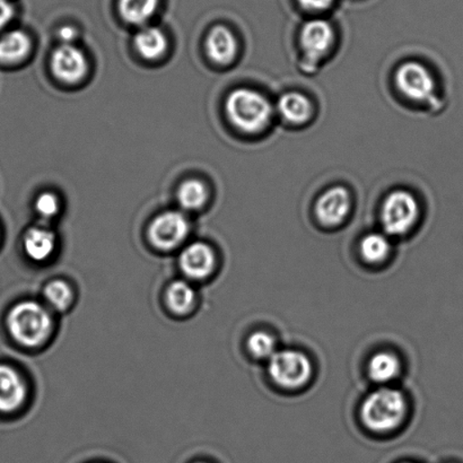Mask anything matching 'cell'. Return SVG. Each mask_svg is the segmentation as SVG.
Listing matches in <instances>:
<instances>
[{
	"label": "cell",
	"mask_w": 463,
	"mask_h": 463,
	"mask_svg": "<svg viewBox=\"0 0 463 463\" xmlns=\"http://www.w3.org/2000/svg\"><path fill=\"white\" fill-rule=\"evenodd\" d=\"M216 266V257L205 243H193L180 256V267L189 279H203L210 276Z\"/></svg>",
	"instance_id": "8fae6325"
},
{
	"label": "cell",
	"mask_w": 463,
	"mask_h": 463,
	"mask_svg": "<svg viewBox=\"0 0 463 463\" xmlns=\"http://www.w3.org/2000/svg\"><path fill=\"white\" fill-rule=\"evenodd\" d=\"M299 41L304 52L303 66L307 67V71L311 72L333 47L334 27L325 20H312L302 27Z\"/></svg>",
	"instance_id": "8992f818"
},
{
	"label": "cell",
	"mask_w": 463,
	"mask_h": 463,
	"mask_svg": "<svg viewBox=\"0 0 463 463\" xmlns=\"http://www.w3.org/2000/svg\"><path fill=\"white\" fill-rule=\"evenodd\" d=\"M402 361L389 351L375 353L367 363V375L371 381L383 387L393 383L402 374Z\"/></svg>",
	"instance_id": "5bb4252c"
},
{
	"label": "cell",
	"mask_w": 463,
	"mask_h": 463,
	"mask_svg": "<svg viewBox=\"0 0 463 463\" xmlns=\"http://www.w3.org/2000/svg\"><path fill=\"white\" fill-rule=\"evenodd\" d=\"M392 250L389 235L381 232L366 234L360 243L361 257L370 265L383 263L390 257Z\"/></svg>",
	"instance_id": "e0dca14e"
},
{
	"label": "cell",
	"mask_w": 463,
	"mask_h": 463,
	"mask_svg": "<svg viewBox=\"0 0 463 463\" xmlns=\"http://www.w3.org/2000/svg\"><path fill=\"white\" fill-rule=\"evenodd\" d=\"M29 36L22 31H11L0 38V62L15 63L23 61L29 53Z\"/></svg>",
	"instance_id": "ac0fdd59"
},
{
	"label": "cell",
	"mask_w": 463,
	"mask_h": 463,
	"mask_svg": "<svg viewBox=\"0 0 463 463\" xmlns=\"http://www.w3.org/2000/svg\"><path fill=\"white\" fill-rule=\"evenodd\" d=\"M408 412V402L401 390L388 385L376 389L364 399L361 420L375 434H389L401 428Z\"/></svg>",
	"instance_id": "6da1fadb"
},
{
	"label": "cell",
	"mask_w": 463,
	"mask_h": 463,
	"mask_svg": "<svg viewBox=\"0 0 463 463\" xmlns=\"http://www.w3.org/2000/svg\"><path fill=\"white\" fill-rule=\"evenodd\" d=\"M398 89L414 101H433L435 81L428 68L420 62H405L396 72Z\"/></svg>",
	"instance_id": "52a82bcc"
},
{
	"label": "cell",
	"mask_w": 463,
	"mask_h": 463,
	"mask_svg": "<svg viewBox=\"0 0 463 463\" xmlns=\"http://www.w3.org/2000/svg\"><path fill=\"white\" fill-rule=\"evenodd\" d=\"M119 13L129 24L142 25L156 14L158 0H119Z\"/></svg>",
	"instance_id": "ffe728a7"
},
{
	"label": "cell",
	"mask_w": 463,
	"mask_h": 463,
	"mask_svg": "<svg viewBox=\"0 0 463 463\" xmlns=\"http://www.w3.org/2000/svg\"><path fill=\"white\" fill-rule=\"evenodd\" d=\"M14 15V6L11 0H0V30L11 22Z\"/></svg>",
	"instance_id": "484cf974"
},
{
	"label": "cell",
	"mask_w": 463,
	"mask_h": 463,
	"mask_svg": "<svg viewBox=\"0 0 463 463\" xmlns=\"http://www.w3.org/2000/svg\"><path fill=\"white\" fill-rule=\"evenodd\" d=\"M277 109L286 121L292 125L306 124L312 116V104L306 95L298 92L285 93Z\"/></svg>",
	"instance_id": "9a60e30c"
},
{
	"label": "cell",
	"mask_w": 463,
	"mask_h": 463,
	"mask_svg": "<svg viewBox=\"0 0 463 463\" xmlns=\"http://www.w3.org/2000/svg\"><path fill=\"white\" fill-rule=\"evenodd\" d=\"M26 385L12 367L0 365V411L18 410L25 402Z\"/></svg>",
	"instance_id": "7c38bea8"
},
{
	"label": "cell",
	"mask_w": 463,
	"mask_h": 463,
	"mask_svg": "<svg viewBox=\"0 0 463 463\" xmlns=\"http://www.w3.org/2000/svg\"><path fill=\"white\" fill-rule=\"evenodd\" d=\"M225 107L232 124L245 133H259L265 129L271 120L270 102L253 90H233L226 99Z\"/></svg>",
	"instance_id": "7a4b0ae2"
},
{
	"label": "cell",
	"mask_w": 463,
	"mask_h": 463,
	"mask_svg": "<svg viewBox=\"0 0 463 463\" xmlns=\"http://www.w3.org/2000/svg\"><path fill=\"white\" fill-rule=\"evenodd\" d=\"M402 463H414V462H402Z\"/></svg>",
	"instance_id": "f1b7e54d"
},
{
	"label": "cell",
	"mask_w": 463,
	"mask_h": 463,
	"mask_svg": "<svg viewBox=\"0 0 463 463\" xmlns=\"http://www.w3.org/2000/svg\"><path fill=\"white\" fill-rule=\"evenodd\" d=\"M267 370L277 387L289 392L306 387L313 373L310 358L295 349H279L267 362Z\"/></svg>",
	"instance_id": "277c9868"
},
{
	"label": "cell",
	"mask_w": 463,
	"mask_h": 463,
	"mask_svg": "<svg viewBox=\"0 0 463 463\" xmlns=\"http://www.w3.org/2000/svg\"><path fill=\"white\" fill-rule=\"evenodd\" d=\"M335 0H298L299 5L307 11H325L333 5Z\"/></svg>",
	"instance_id": "4316f807"
},
{
	"label": "cell",
	"mask_w": 463,
	"mask_h": 463,
	"mask_svg": "<svg viewBox=\"0 0 463 463\" xmlns=\"http://www.w3.org/2000/svg\"><path fill=\"white\" fill-rule=\"evenodd\" d=\"M56 239L52 232L43 228L27 231L24 236V249L27 256L34 261H44L52 256Z\"/></svg>",
	"instance_id": "2e32d148"
},
{
	"label": "cell",
	"mask_w": 463,
	"mask_h": 463,
	"mask_svg": "<svg viewBox=\"0 0 463 463\" xmlns=\"http://www.w3.org/2000/svg\"><path fill=\"white\" fill-rule=\"evenodd\" d=\"M187 217L179 212L158 215L149 228V239L156 247L165 250L178 247L189 233Z\"/></svg>",
	"instance_id": "ba28073f"
},
{
	"label": "cell",
	"mask_w": 463,
	"mask_h": 463,
	"mask_svg": "<svg viewBox=\"0 0 463 463\" xmlns=\"http://www.w3.org/2000/svg\"><path fill=\"white\" fill-rule=\"evenodd\" d=\"M43 294L45 301L57 311L67 310L72 302V298H74L71 286L62 280L50 281L45 286Z\"/></svg>",
	"instance_id": "cb8c5ba5"
},
{
	"label": "cell",
	"mask_w": 463,
	"mask_h": 463,
	"mask_svg": "<svg viewBox=\"0 0 463 463\" xmlns=\"http://www.w3.org/2000/svg\"><path fill=\"white\" fill-rule=\"evenodd\" d=\"M9 333L18 344L35 347L45 342L52 330V319L43 306L33 301L17 304L7 317Z\"/></svg>",
	"instance_id": "3957f363"
},
{
	"label": "cell",
	"mask_w": 463,
	"mask_h": 463,
	"mask_svg": "<svg viewBox=\"0 0 463 463\" xmlns=\"http://www.w3.org/2000/svg\"><path fill=\"white\" fill-rule=\"evenodd\" d=\"M35 210L43 219H52L59 212V201L52 193L41 194L35 202Z\"/></svg>",
	"instance_id": "d4e9b609"
},
{
	"label": "cell",
	"mask_w": 463,
	"mask_h": 463,
	"mask_svg": "<svg viewBox=\"0 0 463 463\" xmlns=\"http://www.w3.org/2000/svg\"><path fill=\"white\" fill-rule=\"evenodd\" d=\"M277 340L267 331L259 330L248 338L247 347L251 356L259 361H269L274 354L279 351Z\"/></svg>",
	"instance_id": "603a6c76"
},
{
	"label": "cell",
	"mask_w": 463,
	"mask_h": 463,
	"mask_svg": "<svg viewBox=\"0 0 463 463\" xmlns=\"http://www.w3.org/2000/svg\"><path fill=\"white\" fill-rule=\"evenodd\" d=\"M196 293L194 288L185 281H175L167 289L166 301L175 313H185L193 307Z\"/></svg>",
	"instance_id": "7402d4cb"
},
{
	"label": "cell",
	"mask_w": 463,
	"mask_h": 463,
	"mask_svg": "<svg viewBox=\"0 0 463 463\" xmlns=\"http://www.w3.org/2000/svg\"><path fill=\"white\" fill-rule=\"evenodd\" d=\"M208 199L206 185L198 180H188L180 185L178 202L184 210L197 211L205 205Z\"/></svg>",
	"instance_id": "44dd1931"
},
{
	"label": "cell",
	"mask_w": 463,
	"mask_h": 463,
	"mask_svg": "<svg viewBox=\"0 0 463 463\" xmlns=\"http://www.w3.org/2000/svg\"><path fill=\"white\" fill-rule=\"evenodd\" d=\"M352 199L348 190L334 187L317 199L316 214L322 225L335 228L343 223L351 212Z\"/></svg>",
	"instance_id": "9c48e42d"
},
{
	"label": "cell",
	"mask_w": 463,
	"mask_h": 463,
	"mask_svg": "<svg viewBox=\"0 0 463 463\" xmlns=\"http://www.w3.org/2000/svg\"><path fill=\"white\" fill-rule=\"evenodd\" d=\"M198 463H205V462H198Z\"/></svg>",
	"instance_id": "f546056e"
},
{
	"label": "cell",
	"mask_w": 463,
	"mask_h": 463,
	"mask_svg": "<svg viewBox=\"0 0 463 463\" xmlns=\"http://www.w3.org/2000/svg\"><path fill=\"white\" fill-rule=\"evenodd\" d=\"M58 36L62 44H72L77 39V31L71 26L61 27L58 32Z\"/></svg>",
	"instance_id": "83f0119b"
},
{
	"label": "cell",
	"mask_w": 463,
	"mask_h": 463,
	"mask_svg": "<svg viewBox=\"0 0 463 463\" xmlns=\"http://www.w3.org/2000/svg\"><path fill=\"white\" fill-rule=\"evenodd\" d=\"M208 56L220 65H229L238 52V43L233 33L225 26H215L206 40Z\"/></svg>",
	"instance_id": "4fadbf2b"
},
{
	"label": "cell",
	"mask_w": 463,
	"mask_h": 463,
	"mask_svg": "<svg viewBox=\"0 0 463 463\" xmlns=\"http://www.w3.org/2000/svg\"><path fill=\"white\" fill-rule=\"evenodd\" d=\"M135 47L148 61L160 58L166 50V39L157 27H144L135 36Z\"/></svg>",
	"instance_id": "d6986e66"
},
{
	"label": "cell",
	"mask_w": 463,
	"mask_h": 463,
	"mask_svg": "<svg viewBox=\"0 0 463 463\" xmlns=\"http://www.w3.org/2000/svg\"><path fill=\"white\" fill-rule=\"evenodd\" d=\"M52 70L58 80L66 83H76L88 71L84 53L74 44H61L52 56Z\"/></svg>",
	"instance_id": "30bf717a"
},
{
	"label": "cell",
	"mask_w": 463,
	"mask_h": 463,
	"mask_svg": "<svg viewBox=\"0 0 463 463\" xmlns=\"http://www.w3.org/2000/svg\"><path fill=\"white\" fill-rule=\"evenodd\" d=\"M420 206L414 194L406 190H396L389 194L381 208V224L389 236H402L417 223Z\"/></svg>",
	"instance_id": "5b68a950"
}]
</instances>
